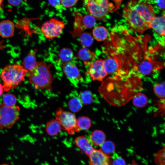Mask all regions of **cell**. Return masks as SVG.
I'll list each match as a JSON object with an SVG mask.
<instances>
[{"label": "cell", "mask_w": 165, "mask_h": 165, "mask_svg": "<svg viewBox=\"0 0 165 165\" xmlns=\"http://www.w3.org/2000/svg\"><path fill=\"white\" fill-rule=\"evenodd\" d=\"M77 123L80 131H84L88 130L90 127L91 121L87 117L81 116L77 119Z\"/></svg>", "instance_id": "cell-25"}, {"label": "cell", "mask_w": 165, "mask_h": 165, "mask_svg": "<svg viewBox=\"0 0 165 165\" xmlns=\"http://www.w3.org/2000/svg\"><path fill=\"white\" fill-rule=\"evenodd\" d=\"M22 0H8L9 4L12 6H17L21 3Z\"/></svg>", "instance_id": "cell-39"}, {"label": "cell", "mask_w": 165, "mask_h": 165, "mask_svg": "<svg viewBox=\"0 0 165 165\" xmlns=\"http://www.w3.org/2000/svg\"><path fill=\"white\" fill-rule=\"evenodd\" d=\"M105 165H111L110 164H106Z\"/></svg>", "instance_id": "cell-44"}, {"label": "cell", "mask_w": 165, "mask_h": 165, "mask_svg": "<svg viewBox=\"0 0 165 165\" xmlns=\"http://www.w3.org/2000/svg\"><path fill=\"white\" fill-rule=\"evenodd\" d=\"M148 39L147 36H133L121 25L112 29L104 44L103 51L117 63L118 69L114 76L141 75L140 72L150 56L147 50Z\"/></svg>", "instance_id": "cell-1"}, {"label": "cell", "mask_w": 165, "mask_h": 165, "mask_svg": "<svg viewBox=\"0 0 165 165\" xmlns=\"http://www.w3.org/2000/svg\"><path fill=\"white\" fill-rule=\"evenodd\" d=\"M46 129L48 135L54 136L61 131L62 128L59 122L55 119H51L47 122Z\"/></svg>", "instance_id": "cell-18"}, {"label": "cell", "mask_w": 165, "mask_h": 165, "mask_svg": "<svg viewBox=\"0 0 165 165\" xmlns=\"http://www.w3.org/2000/svg\"><path fill=\"white\" fill-rule=\"evenodd\" d=\"M88 73L92 80L102 81L108 75L105 69L103 59H97L90 62Z\"/></svg>", "instance_id": "cell-10"}, {"label": "cell", "mask_w": 165, "mask_h": 165, "mask_svg": "<svg viewBox=\"0 0 165 165\" xmlns=\"http://www.w3.org/2000/svg\"><path fill=\"white\" fill-rule=\"evenodd\" d=\"M128 165H139L138 163H137L135 161H133L132 163Z\"/></svg>", "instance_id": "cell-42"}, {"label": "cell", "mask_w": 165, "mask_h": 165, "mask_svg": "<svg viewBox=\"0 0 165 165\" xmlns=\"http://www.w3.org/2000/svg\"><path fill=\"white\" fill-rule=\"evenodd\" d=\"M86 11L97 20H101L113 11L114 6L108 0H83Z\"/></svg>", "instance_id": "cell-6"}, {"label": "cell", "mask_w": 165, "mask_h": 165, "mask_svg": "<svg viewBox=\"0 0 165 165\" xmlns=\"http://www.w3.org/2000/svg\"><path fill=\"white\" fill-rule=\"evenodd\" d=\"M89 156L90 165H105L110 164V157L100 149H95Z\"/></svg>", "instance_id": "cell-12"}, {"label": "cell", "mask_w": 165, "mask_h": 165, "mask_svg": "<svg viewBox=\"0 0 165 165\" xmlns=\"http://www.w3.org/2000/svg\"><path fill=\"white\" fill-rule=\"evenodd\" d=\"M82 104H89L93 101V96L92 94L89 90H86L82 92L79 97Z\"/></svg>", "instance_id": "cell-31"}, {"label": "cell", "mask_w": 165, "mask_h": 165, "mask_svg": "<svg viewBox=\"0 0 165 165\" xmlns=\"http://www.w3.org/2000/svg\"><path fill=\"white\" fill-rule=\"evenodd\" d=\"M156 104L158 113L161 115H165V98L160 99L156 102Z\"/></svg>", "instance_id": "cell-35"}, {"label": "cell", "mask_w": 165, "mask_h": 165, "mask_svg": "<svg viewBox=\"0 0 165 165\" xmlns=\"http://www.w3.org/2000/svg\"><path fill=\"white\" fill-rule=\"evenodd\" d=\"M3 104L8 106L15 105L16 103V98L13 94L7 93L5 94L2 98Z\"/></svg>", "instance_id": "cell-33"}, {"label": "cell", "mask_w": 165, "mask_h": 165, "mask_svg": "<svg viewBox=\"0 0 165 165\" xmlns=\"http://www.w3.org/2000/svg\"><path fill=\"white\" fill-rule=\"evenodd\" d=\"M141 75L108 78L102 83L100 92L109 103L116 106L125 104L142 90Z\"/></svg>", "instance_id": "cell-2"}, {"label": "cell", "mask_w": 165, "mask_h": 165, "mask_svg": "<svg viewBox=\"0 0 165 165\" xmlns=\"http://www.w3.org/2000/svg\"><path fill=\"white\" fill-rule=\"evenodd\" d=\"M62 6L67 8H69L74 6L78 0H60Z\"/></svg>", "instance_id": "cell-36"}, {"label": "cell", "mask_w": 165, "mask_h": 165, "mask_svg": "<svg viewBox=\"0 0 165 165\" xmlns=\"http://www.w3.org/2000/svg\"><path fill=\"white\" fill-rule=\"evenodd\" d=\"M49 4L57 9H61V5L60 0H48Z\"/></svg>", "instance_id": "cell-37"}, {"label": "cell", "mask_w": 165, "mask_h": 165, "mask_svg": "<svg viewBox=\"0 0 165 165\" xmlns=\"http://www.w3.org/2000/svg\"><path fill=\"white\" fill-rule=\"evenodd\" d=\"M96 56V55L94 52L86 48L81 49L78 54V57L83 60L85 63V64L87 62V61L94 59Z\"/></svg>", "instance_id": "cell-22"}, {"label": "cell", "mask_w": 165, "mask_h": 165, "mask_svg": "<svg viewBox=\"0 0 165 165\" xmlns=\"http://www.w3.org/2000/svg\"><path fill=\"white\" fill-rule=\"evenodd\" d=\"M133 98L134 105L138 108H142L145 106L148 102L147 97L141 92L137 94Z\"/></svg>", "instance_id": "cell-24"}, {"label": "cell", "mask_w": 165, "mask_h": 165, "mask_svg": "<svg viewBox=\"0 0 165 165\" xmlns=\"http://www.w3.org/2000/svg\"><path fill=\"white\" fill-rule=\"evenodd\" d=\"M59 58L61 62L70 61L74 58V53L69 48H64L60 51Z\"/></svg>", "instance_id": "cell-23"}, {"label": "cell", "mask_w": 165, "mask_h": 165, "mask_svg": "<svg viewBox=\"0 0 165 165\" xmlns=\"http://www.w3.org/2000/svg\"><path fill=\"white\" fill-rule=\"evenodd\" d=\"M55 117L59 123L62 129L68 134L72 135L80 131L77 125V119L73 113L59 108L55 112Z\"/></svg>", "instance_id": "cell-7"}, {"label": "cell", "mask_w": 165, "mask_h": 165, "mask_svg": "<svg viewBox=\"0 0 165 165\" xmlns=\"http://www.w3.org/2000/svg\"><path fill=\"white\" fill-rule=\"evenodd\" d=\"M103 61L105 69L108 75L115 74L118 69L117 64L115 60L110 57L107 56L103 59Z\"/></svg>", "instance_id": "cell-20"}, {"label": "cell", "mask_w": 165, "mask_h": 165, "mask_svg": "<svg viewBox=\"0 0 165 165\" xmlns=\"http://www.w3.org/2000/svg\"><path fill=\"white\" fill-rule=\"evenodd\" d=\"M4 90L3 85L0 83V96H1L3 93Z\"/></svg>", "instance_id": "cell-40"}, {"label": "cell", "mask_w": 165, "mask_h": 165, "mask_svg": "<svg viewBox=\"0 0 165 165\" xmlns=\"http://www.w3.org/2000/svg\"><path fill=\"white\" fill-rule=\"evenodd\" d=\"M51 65L37 62L34 68L27 73L29 83L36 90L52 91L53 78L50 68Z\"/></svg>", "instance_id": "cell-4"}, {"label": "cell", "mask_w": 165, "mask_h": 165, "mask_svg": "<svg viewBox=\"0 0 165 165\" xmlns=\"http://www.w3.org/2000/svg\"><path fill=\"white\" fill-rule=\"evenodd\" d=\"M123 15L130 28L134 32L142 33L150 28L155 17L152 5L145 0H131L125 6Z\"/></svg>", "instance_id": "cell-3"}, {"label": "cell", "mask_w": 165, "mask_h": 165, "mask_svg": "<svg viewBox=\"0 0 165 165\" xmlns=\"http://www.w3.org/2000/svg\"><path fill=\"white\" fill-rule=\"evenodd\" d=\"M61 67L63 72L72 82H79L82 77L77 67L72 62H67L62 63Z\"/></svg>", "instance_id": "cell-11"}, {"label": "cell", "mask_w": 165, "mask_h": 165, "mask_svg": "<svg viewBox=\"0 0 165 165\" xmlns=\"http://www.w3.org/2000/svg\"><path fill=\"white\" fill-rule=\"evenodd\" d=\"M3 0H0V9L3 8L4 6L3 4Z\"/></svg>", "instance_id": "cell-41"}, {"label": "cell", "mask_w": 165, "mask_h": 165, "mask_svg": "<svg viewBox=\"0 0 165 165\" xmlns=\"http://www.w3.org/2000/svg\"><path fill=\"white\" fill-rule=\"evenodd\" d=\"M154 161L157 165H165V146L155 154Z\"/></svg>", "instance_id": "cell-32"}, {"label": "cell", "mask_w": 165, "mask_h": 165, "mask_svg": "<svg viewBox=\"0 0 165 165\" xmlns=\"http://www.w3.org/2000/svg\"><path fill=\"white\" fill-rule=\"evenodd\" d=\"M74 28L70 33L73 38L79 36L86 29L82 20V15L79 11L74 12Z\"/></svg>", "instance_id": "cell-13"}, {"label": "cell", "mask_w": 165, "mask_h": 165, "mask_svg": "<svg viewBox=\"0 0 165 165\" xmlns=\"http://www.w3.org/2000/svg\"><path fill=\"white\" fill-rule=\"evenodd\" d=\"M74 141L76 145L83 150L88 156L95 149L91 145L87 138L84 136L77 137L75 139Z\"/></svg>", "instance_id": "cell-16"}, {"label": "cell", "mask_w": 165, "mask_h": 165, "mask_svg": "<svg viewBox=\"0 0 165 165\" xmlns=\"http://www.w3.org/2000/svg\"><path fill=\"white\" fill-rule=\"evenodd\" d=\"M15 26L11 20H5L0 22V36L4 38L12 37L14 34Z\"/></svg>", "instance_id": "cell-15"}, {"label": "cell", "mask_w": 165, "mask_h": 165, "mask_svg": "<svg viewBox=\"0 0 165 165\" xmlns=\"http://www.w3.org/2000/svg\"><path fill=\"white\" fill-rule=\"evenodd\" d=\"M90 137V141L94 145L100 146L105 141L106 139L104 133L99 130L92 132Z\"/></svg>", "instance_id": "cell-19"}, {"label": "cell", "mask_w": 165, "mask_h": 165, "mask_svg": "<svg viewBox=\"0 0 165 165\" xmlns=\"http://www.w3.org/2000/svg\"><path fill=\"white\" fill-rule=\"evenodd\" d=\"M79 42L81 45L85 47H88L93 43V39L89 33H82L79 36Z\"/></svg>", "instance_id": "cell-27"}, {"label": "cell", "mask_w": 165, "mask_h": 165, "mask_svg": "<svg viewBox=\"0 0 165 165\" xmlns=\"http://www.w3.org/2000/svg\"><path fill=\"white\" fill-rule=\"evenodd\" d=\"M110 164L111 165H126L124 159L117 153L114 152L110 157Z\"/></svg>", "instance_id": "cell-34"}, {"label": "cell", "mask_w": 165, "mask_h": 165, "mask_svg": "<svg viewBox=\"0 0 165 165\" xmlns=\"http://www.w3.org/2000/svg\"><path fill=\"white\" fill-rule=\"evenodd\" d=\"M147 2H155V0H145Z\"/></svg>", "instance_id": "cell-43"}, {"label": "cell", "mask_w": 165, "mask_h": 165, "mask_svg": "<svg viewBox=\"0 0 165 165\" xmlns=\"http://www.w3.org/2000/svg\"><path fill=\"white\" fill-rule=\"evenodd\" d=\"M64 27L63 22L52 18L42 24L41 31L46 38L52 39L60 35Z\"/></svg>", "instance_id": "cell-9"}, {"label": "cell", "mask_w": 165, "mask_h": 165, "mask_svg": "<svg viewBox=\"0 0 165 165\" xmlns=\"http://www.w3.org/2000/svg\"><path fill=\"white\" fill-rule=\"evenodd\" d=\"M150 28L160 35L165 36V15L155 16L150 24Z\"/></svg>", "instance_id": "cell-14"}, {"label": "cell", "mask_w": 165, "mask_h": 165, "mask_svg": "<svg viewBox=\"0 0 165 165\" xmlns=\"http://www.w3.org/2000/svg\"><path fill=\"white\" fill-rule=\"evenodd\" d=\"M20 108L17 106L0 104V128H11L19 119Z\"/></svg>", "instance_id": "cell-8"}, {"label": "cell", "mask_w": 165, "mask_h": 165, "mask_svg": "<svg viewBox=\"0 0 165 165\" xmlns=\"http://www.w3.org/2000/svg\"><path fill=\"white\" fill-rule=\"evenodd\" d=\"M82 20L86 29L93 28L95 25L97 19L90 14L83 15Z\"/></svg>", "instance_id": "cell-29"}, {"label": "cell", "mask_w": 165, "mask_h": 165, "mask_svg": "<svg viewBox=\"0 0 165 165\" xmlns=\"http://www.w3.org/2000/svg\"><path fill=\"white\" fill-rule=\"evenodd\" d=\"M37 51L36 49L31 50L23 60L22 65L28 72L33 69L36 64L37 62L36 54Z\"/></svg>", "instance_id": "cell-17"}, {"label": "cell", "mask_w": 165, "mask_h": 165, "mask_svg": "<svg viewBox=\"0 0 165 165\" xmlns=\"http://www.w3.org/2000/svg\"><path fill=\"white\" fill-rule=\"evenodd\" d=\"M82 103L79 98L73 97L68 102V107L69 109L73 112H77L81 110L82 107Z\"/></svg>", "instance_id": "cell-26"}, {"label": "cell", "mask_w": 165, "mask_h": 165, "mask_svg": "<svg viewBox=\"0 0 165 165\" xmlns=\"http://www.w3.org/2000/svg\"><path fill=\"white\" fill-rule=\"evenodd\" d=\"M100 147V149L108 155L114 152L115 146L114 144L111 141H105Z\"/></svg>", "instance_id": "cell-28"}, {"label": "cell", "mask_w": 165, "mask_h": 165, "mask_svg": "<svg viewBox=\"0 0 165 165\" xmlns=\"http://www.w3.org/2000/svg\"><path fill=\"white\" fill-rule=\"evenodd\" d=\"M153 89L154 93L160 99L165 98V82L156 84Z\"/></svg>", "instance_id": "cell-30"}, {"label": "cell", "mask_w": 165, "mask_h": 165, "mask_svg": "<svg viewBox=\"0 0 165 165\" xmlns=\"http://www.w3.org/2000/svg\"><path fill=\"white\" fill-rule=\"evenodd\" d=\"M159 7L162 10H165V0H155Z\"/></svg>", "instance_id": "cell-38"}, {"label": "cell", "mask_w": 165, "mask_h": 165, "mask_svg": "<svg viewBox=\"0 0 165 165\" xmlns=\"http://www.w3.org/2000/svg\"><path fill=\"white\" fill-rule=\"evenodd\" d=\"M28 71L22 65L16 64L5 67L2 71L0 77L3 82L4 90L8 91L15 89L25 79Z\"/></svg>", "instance_id": "cell-5"}, {"label": "cell", "mask_w": 165, "mask_h": 165, "mask_svg": "<svg viewBox=\"0 0 165 165\" xmlns=\"http://www.w3.org/2000/svg\"><path fill=\"white\" fill-rule=\"evenodd\" d=\"M92 33L94 38L98 41L106 40L108 38V32L103 26H98L94 28Z\"/></svg>", "instance_id": "cell-21"}]
</instances>
